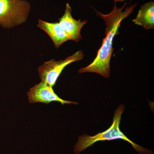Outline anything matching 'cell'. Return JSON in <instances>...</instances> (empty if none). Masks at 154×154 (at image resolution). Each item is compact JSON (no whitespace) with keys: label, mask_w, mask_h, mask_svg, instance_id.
Segmentation results:
<instances>
[{"label":"cell","mask_w":154,"mask_h":154,"mask_svg":"<svg viewBox=\"0 0 154 154\" xmlns=\"http://www.w3.org/2000/svg\"><path fill=\"white\" fill-rule=\"evenodd\" d=\"M27 95L28 102L30 103L40 102L48 104L51 102H60L62 105L78 104L77 102L66 101L61 99L55 94L52 87L42 82L30 88Z\"/></svg>","instance_id":"cell-5"},{"label":"cell","mask_w":154,"mask_h":154,"mask_svg":"<svg viewBox=\"0 0 154 154\" xmlns=\"http://www.w3.org/2000/svg\"><path fill=\"white\" fill-rule=\"evenodd\" d=\"M124 105H120L117 107L114 112L113 123L108 129L103 132L99 133L94 136L84 134L79 138V140L75 146L74 151L79 154L86 149L91 146L98 141L113 140L121 139L129 143L134 149L140 154H152L153 152L150 150L144 148L141 146L135 143L130 140L122 132L119 128L122 115L124 112Z\"/></svg>","instance_id":"cell-2"},{"label":"cell","mask_w":154,"mask_h":154,"mask_svg":"<svg viewBox=\"0 0 154 154\" xmlns=\"http://www.w3.org/2000/svg\"><path fill=\"white\" fill-rule=\"evenodd\" d=\"M37 26L48 34L56 48H59L64 42L70 40L59 22L51 23L39 19Z\"/></svg>","instance_id":"cell-7"},{"label":"cell","mask_w":154,"mask_h":154,"mask_svg":"<svg viewBox=\"0 0 154 154\" xmlns=\"http://www.w3.org/2000/svg\"><path fill=\"white\" fill-rule=\"evenodd\" d=\"M112 1H114L115 3H116L117 2H124L125 0H112Z\"/></svg>","instance_id":"cell-9"},{"label":"cell","mask_w":154,"mask_h":154,"mask_svg":"<svg viewBox=\"0 0 154 154\" xmlns=\"http://www.w3.org/2000/svg\"><path fill=\"white\" fill-rule=\"evenodd\" d=\"M132 1L133 0H131L130 2H132Z\"/></svg>","instance_id":"cell-10"},{"label":"cell","mask_w":154,"mask_h":154,"mask_svg":"<svg viewBox=\"0 0 154 154\" xmlns=\"http://www.w3.org/2000/svg\"><path fill=\"white\" fill-rule=\"evenodd\" d=\"M84 57V53L79 50L63 60L56 61L51 59L45 62L38 68V76L42 82L54 87L66 67L72 63L79 61Z\"/></svg>","instance_id":"cell-4"},{"label":"cell","mask_w":154,"mask_h":154,"mask_svg":"<svg viewBox=\"0 0 154 154\" xmlns=\"http://www.w3.org/2000/svg\"><path fill=\"white\" fill-rule=\"evenodd\" d=\"M30 10L25 0H0V26L11 28L25 23Z\"/></svg>","instance_id":"cell-3"},{"label":"cell","mask_w":154,"mask_h":154,"mask_svg":"<svg viewBox=\"0 0 154 154\" xmlns=\"http://www.w3.org/2000/svg\"><path fill=\"white\" fill-rule=\"evenodd\" d=\"M137 4L135 3L127 7L125 11H123L127 3H124L121 8H117L116 3H115L112 11L107 14H102L92 7L97 16L105 21L106 25L105 36L95 59L88 66L80 69L79 73H96L106 79L109 78L110 60L114 51L113 39L116 35L119 33V28L121 26L120 24L122 22L132 14Z\"/></svg>","instance_id":"cell-1"},{"label":"cell","mask_w":154,"mask_h":154,"mask_svg":"<svg viewBox=\"0 0 154 154\" xmlns=\"http://www.w3.org/2000/svg\"><path fill=\"white\" fill-rule=\"evenodd\" d=\"M72 11L71 7L67 3L64 14L59 19V23L68 36L70 40L78 42L82 39L81 30L88 20L81 21L74 19L72 16Z\"/></svg>","instance_id":"cell-6"},{"label":"cell","mask_w":154,"mask_h":154,"mask_svg":"<svg viewBox=\"0 0 154 154\" xmlns=\"http://www.w3.org/2000/svg\"><path fill=\"white\" fill-rule=\"evenodd\" d=\"M132 22L144 29L154 28V2H149L141 6L136 18Z\"/></svg>","instance_id":"cell-8"}]
</instances>
